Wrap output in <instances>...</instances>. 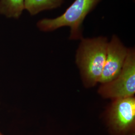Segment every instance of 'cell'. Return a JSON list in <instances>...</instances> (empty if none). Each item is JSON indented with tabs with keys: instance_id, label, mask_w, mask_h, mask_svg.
I'll use <instances>...</instances> for the list:
<instances>
[{
	"instance_id": "cell-5",
	"label": "cell",
	"mask_w": 135,
	"mask_h": 135,
	"mask_svg": "<svg viewBox=\"0 0 135 135\" xmlns=\"http://www.w3.org/2000/svg\"><path fill=\"white\" fill-rule=\"evenodd\" d=\"M128 51L120 39L113 35L108 42L106 58L99 82L105 84L111 82L118 76L122 71Z\"/></svg>"
},
{
	"instance_id": "cell-6",
	"label": "cell",
	"mask_w": 135,
	"mask_h": 135,
	"mask_svg": "<svg viewBox=\"0 0 135 135\" xmlns=\"http://www.w3.org/2000/svg\"><path fill=\"white\" fill-rule=\"evenodd\" d=\"M64 2V0H25L24 9L34 16L45 10L59 8Z\"/></svg>"
},
{
	"instance_id": "cell-2",
	"label": "cell",
	"mask_w": 135,
	"mask_h": 135,
	"mask_svg": "<svg viewBox=\"0 0 135 135\" xmlns=\"http://www.w3.org/2000/svg\"><path fill=\"white\" fill-rule=\"evenodd\" d=\"M101 0H75L63 14L54 19L40 20L37 24L41 31L52 32L64 27L70 28L69 39L81 40L83 24L87 15L94 10Z\"/></svg>"
},
{
	"instance_id": "cell-3",
	"label": "cell",
	"mask_w": 135,
	"mask_h": 135,
	"mask_svg": "<svg viewBox=\"0 0 135 135\" xmlns=\"http://www.w3.org/2000/svg\"><path fill=\"white\" fill-rule=\"evenodd\" d=\"M99 93L105 98L116 99L134 97L135 93V52L128 49L122 71L114 80L102 84Z\"/></svg>"
},
{
	"instance_id": "cell-4",
	"label": "cell",
	"mask_w": 135,
	"mask_h": 135,
	"mask_svg": "<svg viewBox=\"0 0 135 135\" xmlns=\"http://www.w3.org/2000/svg\"><path fill=\"white\" fill-rule=\"evenodd\" d=\"M109 124L116 135H134L135 99L127 97L114 99L109 113Z\"/></svg>"
},
{
	"instance_id": "cell-1",
	"label": "cell",
	"mask_w": 135,
	"mask_h": 135,
	"mask_svg": "<svg viewBox=\"0 0 135 135\" xmlns=\"http://www.w3.org/2000/svg\"><path fill=\"white\" fill-rule=\"evenodd\" d=\"M106 37L81 39L78 47L76 61L84 81L88 86H94L101 76L108 45Z\"/></svg>"
},
{
	"instance_id": "cell-8",
	"label": "cell",
	"mask_w": 135,
	"mask_h": 135,
	"mask_svg": "<svg viewBox=\"0 0 135 135\" xmlns=\"http://www.w3.org/2000/svg\"><path fill=\"white\" fill-rule=\"evenodd\" d=\"M0 135H3L1 133V132H0Z\"/></svg>"
},
{
	"instance_id": "cell-7",
	"label": "cell",
	"mask_w": 135,
	"mask_h": 135,
	"mask_svg": "<svg viewBox=\"0 0 135 135\" xmlns=\"http://www.w3.org/2000/svg\"><path fill=\"white\" fill-rule=\"evenodd\" d=\"M25 0H0V14L18 18L24 10Z\"/></svg>"
}]
</instances>
